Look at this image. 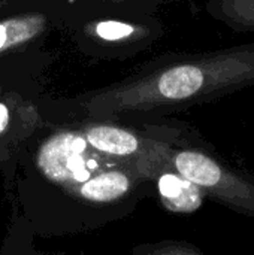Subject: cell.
<instances>
[{"label":"cell","instance_id":"cell-2","mask_svg":"<svg viewBox=\"0 0 254 255\" xmlns=\"http://www.w3.org/2000/svg\"><path fill=\"white\" fill-rule=\"evenodd\" d=\"M254 81V49L234 51L162 67L132 82L103 90L87 102L93 117L178 106Z\"/></svg>","mask_w":254,"mask_h":255},{"label":"cell","instance_id":"cell-4","mask_svg":"<svg viewBox=\"0 0 254 255\" xmlns=\"http://www.w3.org/2000/svg\"><path fill=\"white\" fill-rule=\"evenodd\" d=\"M153 184L156 188V196L160 203L171 212L177 214H189L196 211L204 196L192 182L184 179L171 166L162 167L153 178Z\"/></svg>","mask_w":254,"mask_h":255},{"label":"cell","instance_id":"cell-1","mask_svg":"<svg viewBox=\"0 0 254 255\" xmlns=\"http://www.w3.org/2000/svg\"><path fill=\"white\" fill-rule=\"evenodd\" d=\"M13 209L37 238L87 233L133 214L156 197L154 184L136 163L109 158L82 134L58 133L37 149L16 181Z\"/></svg>","mask_w":254,"mask_h":255},{"label":"cell","instance_id":"cell-6","mask_svg":"<svg viewBox=\"0 0 254 255\" xmlns=\"http://www.w3.org/2000/svg\"><path fill=\"white\" fill-rule=\"evenodd\" d=\"M45 27V19L40 15H21L0 22V52L21 46Z\"/></svg>","mask_w":254,"mask_h":255},{"label":"cell","instance_id":"cell-5","mask_svg":"<svg viewBox=\"0 0 254 255\" xmlns=\"http://www.w3.org/2000/svg\"><path fill=\"white\" fill-rule=\"evenodd\" d=\"M36 233L24 217L13 209L0 245V255H46L36 244Z\"/></svg>","mask_w":254,"mask_h":255},{"label":"cell","instance_id":"cell-7","mask_svg":"<svg viewBox=\"0 0 254 255\" xmlns=\"http://www.w3.org/2000/svg\"><path fill=\"white\" fill-rule=\"evenodd\" d=\"M132 255H208L193 244L181 241H160L141 244L133 248Z\"/></svg>","mask_w":254,"mask_h":255},{"label":"cell","instance_id":"cell-9","mask_svg":"<svg viewBox=\"0 0 254 255\" xmlns=\"http://www.w3.org/2000/svg\"><path fill=\"white\" fill-rule=\"evenodd\" d=\"M228 10L231 12L238 21L254 24V0H229Z\"/></svg>","mask_w":254,"mask_h":255},{"label":"cell","instance_id":"cell-3","mask_svg":"<svg viewBox=\"0 0 254 255\" xmlns=\"http://www.w3.org/2000/svg\"><path fill=\"white\" fill-rule=\"evenodd\" d=\"M172 170L192 182L211 202L254 220V176L232 167L199 146L172 143L168 152Z\"/></svg>","mask_w":254,"mask_h":255},{"label":"cell","instance_id":"cell-8","mask_svg":"<svg viewBox=\"0 0 254 255\" xmlns=\"http://www.w3.org/2000/svg\"><path fill=\"white\" fill-rule=\"evenodd\" d=\"M94 31L105 40H123L135 34V27L121 21H102L97 22Z\"/></svg>","mask_w":254,"mask_h":255},{"label":"cell","instance_id":"cell-10","mask_svg":"<svg viewBox=\"0 0 254 255\" xmlns=\"http://www.w3.org/2000/svg\"><path fill=\"white\" fill-rule=\"evenodd\" d=\"M9 124H10V114L7 108L3 103H0V137L7 131Z\"/></svg>","mask_w":254,"mask_h":255}]
</instances>
